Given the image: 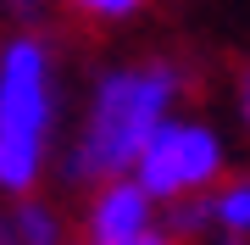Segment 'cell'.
I'll return each mask as SVG.
<instances>
[{
  "label": "cell",
  "mask_w": 250,
  "mask_h": 245,
  "mask_svg": "<svg viewBox=\"0 0 250 245\" xmlns=\"http://www.w3.org/2000/svg\"><path fill=\"white\" fill-rule=\"evenodd\" d=\"M6 11H11V17H28V22H34L39 11H45V0H6Z\"/></svg>",
  "instance_id": "cell-8"
},
{
  "label": "cell",
  "mask_w": 250,
  "mask_h": 245,
  "mask_svg": "<svg viewBox=\"0 0 250 245\" xmlns=\"http://www.w3.org/2000/svg\"><path fill=\"white\" fill-rule=\"evenodd\" d=\"M206 206H211V223L223 228V234L239 245L245 234H250V178H233V184H223L217 195H206Z\"/></svg>",
  "instance_id": "cell-5"
},
{
  "label": "cell",
  "mask_w": 250,
  "mask_h": 245,
  "mask_svg": "<svg viewBox=\"0 0 250 245\" xmlns=\"http://www.w3.org/2000/svg\"><path fill=\"white\" fill-rule=\"evenodd\" d=\"M217 173H223V139H217L206 123L167 117V123L156 128V139L145 145L134 178H139L156 200H178V195H189V190L217 184Z\"/></svg>",
  "instance_id": "cell-3"
},
{
  "label": "cell",
  "mask_w": 250,
  "mask_h": 245,
  "mask_svg": "<svg viewBox=\"0 0 250 245\" xmlns=\"http://www.w3.org/2000/svg\"><path fill=\"white\" fill-rule=\"evenodd\" d=\"M17 234H22V245H50L56 240V218L45 206H34V200H22L17 206Z\"/></svg>",
  "instance_id": "cell-6"
},
{
  "label": "cell",
  "mask_w": 250,
  "mask_h": 245,
  "mask_svg": "<svg viewBox=\"0 0 250 245\" xmlns=\"http://www.w3.org/2000/svg\"><path fill=\"white\" fill-rule=\"evenodd\" d=\"M150 190L139 178H111L100 184L95 206H89V240L95 245H172L167 228L150 218Z\"/></svg>",
  "instance_id": "cell-4"
},
{
  "label": "cell",
  "mask_w": 250,
  "mask_h": 245,
  "mask_svg": "<svg viewBox=\"0 0 250 245\" xmlns=\"http://www.w3.org/2000/svg\"><path fill=\"white\" fill-rule=\"evenodd\" d=\"M178 95H184V73L172 62H128V67L100 73L89 111H83V128L67 156V178L111 184L123 173H134L145 145L156 139V128L172 117Z\"/></svg>",
  "instance_id": "cell-1"
},
{
  "label": "cell",
  "mask_w": 250,
  "mask_h": 245,
  "mask_svg": "<svg viewBox=\"0 0 250 245\" xmlns=\"http://www.w3.org/2000/svg\"><path fill=\"white\" fill-rule=\"evenodd\" d=\"M239 111H245V123H250V67L239 73Z\"/></svg>",
  "instance_id": "cell-9"
},
{
  "label": "cell",
  "mask_w": 250,
  "mask_h": 245,
  "mask_svg": "<svg viewBox=\"0 0 250 245\" xmlns=\"http://www.w3.org/2000/svg\"><path fill=\"white\" fill-rule=\"evenodd\" d=\"M56 123V62L39 34H11L0 50V184L34 190Z\"/></svg>",
  "instance_id": "cell-2"
},
{
  "label": "cell",
  "mask_w": 250,
  "mask_h": 245,
  "mask_svg": "<svg viewBox=\"0 0 250 245\" xmlns=\"http://www.w3.org/2000/svg\"><path fill=\"white\" fill-rule=\"evenodd\" d=\"M67 6L89 22H128L134 11H145V0H67Z\"/></svg>",
  "instance_id": "cell-7"
}]
</instances>
